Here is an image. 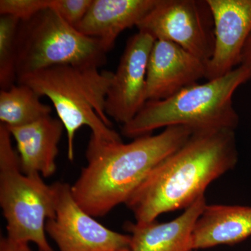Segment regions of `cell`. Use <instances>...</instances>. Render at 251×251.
Wrapping results in <instances>:
<instances>
[{"mask_svg": "<svg viewBox=\"0 0 251 251\" xmlns=\"http://www.w3.org/2000/svg\"><path fill=\"white\" fill-rule=\"evenodd\" d=\"M234 131H193L155 166L125 204L136 223L152 222L165 213L187 209L214 180L233 170L239 157Z\"/></svg>", "mask_w": 251, "mask_h": 251, "instance_id": "1", "label": "cell"}, {"mask_svg": "<svg viewBox=\"0 0 251 251\" xmlns=\"http://www.w3.org/2000/svg\"><path fill=\"white\" fill-rule=\"evenodd\" d=\"M193 133L188 127L173 126L126 144L91 134L87 166L72 186L74 199L93 217L106 215L119 204H126L151 170Z\"/></svg>", "mask_w": 251, "mask_h": 251, "instance_id": "2", "label": "cell"}, {"mask_svg": "<svg viewBox=\"0 0 251 251\" xmlns=\"http://www.w3.org/2000/svg\"><path fill=\"white\" fill-rule=\"evenodd\" d=\"M114 73L88 66L62 65L20 75L18 83L30 87L53 104L67 131V156L74 158V139L81 127L109 141H122L112 128L105 102Z\"/></svg>", "mask_w": 251, "mask_h": 251, "instance_id": "3", "label": "cell"}, {"mask_svg": "<svg viewBox=\"0 0 251 251\" xmlns=\"http://www.w3.org/2000/svg\"><path fill=\"white\" fill-rule=\"evenodd\" d=\"M251 78V71L240 65L224 76L189 86L170 98L148 100L133 120L123 125L122 133L135 139L173 126H184L193 131L235 130L239 117L232 97Z\"/></svg>", "mask_w": 251, "mask_h": 251, "instance_id": "4", "label": "cell"}, {"mask_svg": "<svg viewBox=\"0 0 251 251\" xmlns=\"http://www.w3.org/2000/svg\"><path fill=\"white\" fill-rule=\"evenodd\" d=\"M6 125L0 124V206L9 239L34 243L40 251H54L46 237V224L55 210L52 185L39 174L25 175Z\"/></svg>", "mask_w": 251, "mask_h": 251, "instance_id": "5", "label": "cell"}, {"mask_svg": "<svg viewBox=\"0 0 251 251\" xmlns=\"http://www.w3.org/2000/svg\"><path fill=\"white\" fill-rule=\"evenodd\" d=\"M106 51L97 39L84 35L48 8L21 21L16 35L18 77L56 66L100 67Z\"/></svg>", "mask_w": 251, "mask_h": 251, "instance_id": "6", "label": "cell"}, {"mask_svg": "<svg viewBox=\"0 0 251 251\" xmlns=\"http://www.w3.org/2000/svg\"><path fill=\"white\" fill-rule=\"evenodd\" d=\"M136 27L155 41L177 44L206 64L214 53V19L206 0H158Z\"/></svg>", "mask_w": 251, "mask_h": 251, "instance_id": "7", "label": "cell"}, {"mask_svg": "<svg viewBox=\"0 0 251 251\" xmlns=\"http://www.w3.org/2000/svg\"><path fill=\"white\" fill-rule=\"evenodd\" d=\"M55 210L47 220L46 233L59 251H129L130 234L108 229L84 210L73 196L67 183L52 184Z\"/></svg>", "mask_w": 251, "mask_h": 251, "instance_id": "8", "label": "cell"}, {"mask_svg": "<svg viewBox=\"0 0 251 251\" xmlns=\"http://www.w3.org/2000/svg\"><path fill=\"white\" fill-rule=\"evenodd\" d=\"M154 42L140 31L127 41L105 102L107 115L118 123L133 120L148 101L147 69Z\"/></svg>", "mask_w": 251, "mask_h": 251, "instance_id": "9", "label": "cell"}, {"mask_svg": "<svg viewBox=\"0 0 251 251\" xmlns=\"http://www.w3.org/2000/svg\"><path fill=\"white\" fill-rule=\"evenodd\" d=\"M214 25L215 46L205 79L224 76L239 66L251 32V0H206Z\"/></svg>", "mask_w": 251, "mask_h": 251, "instance_id": "10", "label": "cell"}, {"mask_svg": "<svg viewBox=\"0 0 251 251\" xmlns=\"http://www.w3.org/2000/svg\"><path fill=\"white\" fill-rule=\"evenodd\" d=\"M206 64L181 46L156 40L147 69V99L170 98L189 86L205 78Z\"/></svg>", "mask_w": 251, "mask_h": 251, "instance_id": "11", "label": "cell"}, {"mask_svg": "<svg viewBox=\"0 0 251 251\" xmlns=\"http://www.w3.org/2000/svg\"><path fill=\"white\" fill-rule=\"evenodd\" d=\"M6 127L17 144L24 174H39L44 177L54 174L58 145L64 129L59 119L48 115L29 125Z\"/></svg>", "mask_w": 251, "mask_h": 251, "instance_id": "12", "label": "cell"}, {"mask_svg": "<svg viewBox=\"0 0 251 251\" xmlns=\"http://www.w3.org/2000/svg\"><path fill=\"white\" fill-rule=\"evenodd\" d=\"M206 205L205 196L184 209L176 219L166 223L147 224L127 221L124 229L129 232V251H195L192 233L195 224Z\"/></svg>", "mask_w": 251, "mask_h": 251, "instance_id": "13", "label": "cell"}, {"mask_svg": "<svg viewBox=\"0 0 251 251\" xmlns=\"http://www.w3.org/2000/svg\"><path fill=\"white\" fill-rule=\"evenodd\" d=\"M158 0H93L90 9L75 29L97 39L109 52L119 35L137 26L153 9Z\"/></svg>", "mask_w": 251, "mask_h": 251, "instance_id": "14", "label": "cell"}, {"mask_svg": "<svg viewBox=\"0 0 251 251\" xmlns=\"http://www.w3.org/2000/svg\"><path fill=\"white\" fill-rule=\"evenodd\" d=\"M251 236V206L206 204L193 228V250L234 246Z\"/></svg>", "mask_w": 251, "mask_h": 251, "instance_id": "15", "label": "cell"}, {"mask_svg": "<svg viewBox=\"0 0 251 251\" xmlns=\"http://www.w3.org/2000/svg\"><path fill=\"white\" fill-rule=\"evenodd\" d=\"M29 86L18 83L0 92V122L6 126H21L50 115L52 108Z\"/></svg>", "mask_w": 251, "mask_h": 251, "instance_id": "16", "label": "cell"}, {"mask_svg": "<svg viewBox=\"0 0 251 251\" xmlns=\"http://www.w3.org/2000/svg\"><path fill=\"white\" fill-rule=\"evenodd\" d=\"M20 21L9 15L0 17V87L7 90L18 80L16 72V35Z\"/></svg>", "mask_w": 251, "mask_h": 251, "instance_id": "17", "label": "cell"}, {"mask_svg": "<svg viewBox=\"0 0 251 251\" xmlns=\"http://www.w3.org/2000/svg\"><path fill=\"white\" fill-rule=\"evenodd\" d=\"M50 0H1L0 14L9 15L26 21L49 8Z\"/></svg>", "mask_w": 251, "mask_h": 251, "instance_id": "18", "label": "cell"}, {"mask_svg": "<svg viewBox=\"0 0 251 251\" xmlns=\"http://www.w3.org/2000/svg\"><path fill=\"white\" fill-rule=\"evenodd\" d=\"M93 0H50L49 8L75 27L85 17Z\"/></svg>", "mask_w": 251, "mask_h": 251, "instance_id": "19", "label": "cell"}, {"mask_svg": "<svg viewBox=\"0 0 251 251\" xmlns=\"http://www.w3.org/2000/svg\"><path fill=\"white\" fill-rule=\"evenodd\" d=\"M0 251H34L29 247L28 243L16 242L9 237H1L0 240ZM37 251H40L38 250Z\"/></svg>", "mask_w": 251, "mask_h": 251, "instance_id": "20", "label": "cell"}, {"mask_svg": "<svg viewBox=\"0 0 251 251\" xmlns=\"http://www.w3.org/2000/svg\"><path fill=\"white\" fill-rule=\"evenodd\" d=\"M240 65L247 67L251 72V32L243 49Z\"/></svg>", "mask_w": 251, "mask_h": 251, "instance_id": "21", "label": "cell"}]
</instances>
